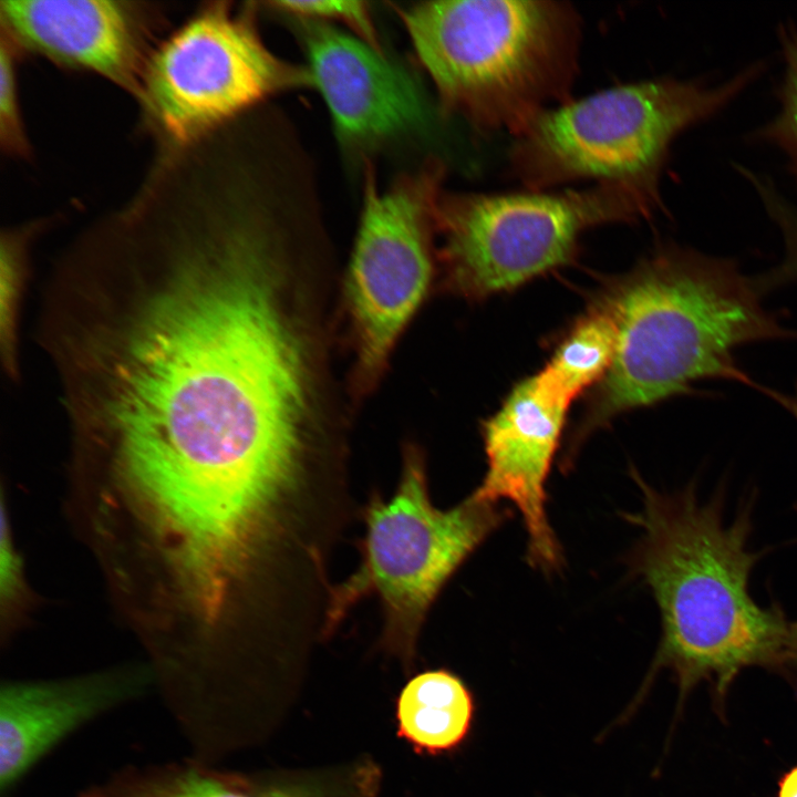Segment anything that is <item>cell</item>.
<instances>
[{"mask_svg": "<svg viewBox=\"0 0 797 797\" xmlns=\"http://www.w3.org/2000/svg\"><path fill=\"white\" fill-rule=\"evenodd\" d=\"M508 514L472 494L453 508H436L424 454L407 445L395 493L389 500L374 493L360 509L365 524L358 542L361 563L345 581L333 586L324 636L334 632L354 604L375 594L383 612L382 648L411 663L442 589Z\"/></svg>", "mask_w": 797, "mask_h": 797, "instance_id": "obj_6", "label": "cell"}, {"mask_svg": "<svg viewBox=\"0 0 797 797\" xmlns=\"http://www.w3.org/2000/svg\"><path fill=\"white\" fill-rule=\"evenodd\" d=\"M474 715L472 692L460 677L443 669L415 675L397 701L400 735L431 754L458 747L469 734Z\"/></svg>", "mask_w": 797, "mask_h": 797, "instance_id": "obj_14", "label": "cell"}, {"mask_svg": "<svg viewBox=\"0 0 797 797\" xmlns=\"http://www.w3.org/2000/svg\"><path fill=\"white\" fill-rule=\"evenodd\" d=\"M633 478L642 508L625 516L642 534L631 563L654 597L662 635L648 679L625 713L661 667L674 672L682 690L701 679L722 690L744 667L790 658L784 611L762 607L748 589L760 557L748 548L752 503L726 522L721 495L702 500L693 484L665 494L635 472Z\"/></svg>", "mask_w": 797, "mask_h": 797, "instance_id": "obj_2", "label": "cell"}, {"mask_svg": "<svg viewBox=\"0 0 797 797\" xmlns=\"http://www.w3.org/2000/svg\"><path fill=\"white\" fill-rule=\"evenodd\" d=\"M734 259L667 245L600 302L617 330L613 362L599 383L570 454L615 415L687 393L703 380L763 391L734 356L744 344L797 339L762 303Z\"/></svg>", "mask_w": 797, "mask_h": 797, "instance_id": "obj_3", "label": "cell"}, {"mask_svg": "<svg viewBox=\"0 0 797 797\" xmlns=\"http://www.w3.org/2000/svg\"><path fill=\"white\" fill-rule=\"evenodd\" d=\"M270 4L303 20L342 22L360 39L381 50L371 14L362 1H276Z\"/></svg>", "mask_w": 797, "mask_h": 797, "instance_id": "obj_20", "label": "cell"}, {"mask_svg": "<svg viewBox=\"0 0 797 797\" xmlns=\"http://www.w3.org/2000/svg\"><path fill=\"white\" fill-rule=\"evenodd\" d=\"M299 250L245 188L165 193L70 257L43 339L79 441L176 532L231 516L330 436Z\"/></svg>", "mask_w": 797, "mask_h": 797, "instance_id": "obj_1", "label": "cell"}, {"mask_svg": "<svg viewBox=\"0 0 797 797\" xmlns=\"http://www.w3.org/2000/svg\"><path fill=\"white\" fill-rule=\"evenodd\" d=\"M617 330L600 303L586 314L558 345L538 373L570 403L593 383H600L613 362Z\"/></svg>", "mask_w": 797, "mask_h": 797, "instance_id": "obj_15", "label": "cell"}, {"mask_svg": "<svg viewBox=\"0 0 797 797\" xmlns=\"http://www.w3.org/2000/svg\"><path fill=\"white\" fill-rule=\"evenodd\" d=\"M14 44L2 33L0 45V142L12 156L25 157L29 143L21 120Z\"/></svg>", "mask_w": 797, "mask_h": 797, "instance_id": "obj_19", "label": "cell"}, {"mask_svg": "<svg viewBox=\"0 0 797 797\" xmlns=\"http://www.w3.org/2000/svg\"><path fill=\"white\" fill-rule=\"evenodd\" d=\"M751 65L731 79L662 77L571 99L539 114L516 136L510 167L528 190L580 179L660 192L673 142L729 105L758 76Z\"/></svg>", "mask_w": 797, "mask_h": 797, "instance_id": "obj_5", "label": "cell"}, {"mask_svg": "<svg viewBox=\"0 0 797 797\" xmlns=\"http://www.w3.org/2000/svg\"><path fill=\"white\" fill-rule=\"evenodd\" d=\"M21 584L20 558L15 552L11 539L10 526L4 508L1 513V545H0V588L1 597L12 600L19 592Z\"/></svg>", "mask_w": 797, "mask_h": 797, "instance_id": "obj_22", "label": "cell"}, {"mask_svg": "<svg viewBox=\"0 0 797 797\" xmlns=\"http://www.w3.org/2000/svg\"><path fill=\"white\" fill-rule=\"evenodd\" d=\"M304 86H313L309 69L266 46L252 8L217 1L156 44L136 100L159 147H182L236 122L269 96Z\"/></svg>", "mask_w": 797, "mask_h": 797, "instance_id": "obj_8", "label": "cell"}, {"mask_svg": "<svg viewBox=\"0 0 797 797\" xmlns=\"http://www.w3.org/2000/svg\"><path fill=\"white\" fill-rule=\"evenodd\" d=\"M768 216L779 230L784 245L782 259L767 272L769 283L777 289L797 281V207L780 198L769 206Z\"/></svg>", "mask_w": 797, "mask_h": 797, "instance_id": "obj_21", "label": "cell"}, {"mask_svg": "<svg viewBox=\"0 0 797 797\" xmlns=\"http://www.w3.org/2000/svg\"><path fill=\"white\" fill-rule=\"evenodd\" d=\"M570 402L535 375L519 382L483 429L486 474L472 495L486 503L511 501L528 535L527 558L551 571L561 550L546 513V480Z\"/></svg>", "mask_w": 797, "mask_h": 797, "instance_id": "obj_11", "label": "cell"}, {"mask_svg": "<svg viewBox=\"0 0 797 797\" xmlns=\"http://www.w3.org/2000/svg\"><path fill=\"white\" fill-rule=\"evenodd\" d=\"M662 207L660 192L620 182L559 193H443L436 231L446 282L473 298L515 288L569 262L586 230Z\"/></svg>", "mask_w": 797, "mask_h": 797, "instance_id": "obj_7", "label": "cell"}, {"mask_svg": "<svg viewBox=\"0 0 797 797\" xmlns=\"http://www.w3.org/2000/svg\"><path fill=\"white\" fill-rule=\"evenodd\" d=\"M764 393L786 410L797 422V383L794 390L788 393L770 389H766Z\"/></svg>", "mask_w": 797, "mask_h": 797, "instance_id": "obj_23", "label": "cell"}, {"mask_svg": "<svg viewBox=\"0 0 797 797\" xmlns=\"http://www.w3.org/2000/svg\"><path fill=\"white\" fill-rule=\"evenodd\" d=\"M152 682L153 673L138 666L60 680L3 683L0 689V790H11L70 734L139 696Z\"/></svg>", "mask_w": 797, "mask_h": 797, "instance_id": "obj_13", "label": "cell"}, {"mask_svg": "<svg viewBox=\"0 0 797 797\" xmlns=\"http://www.w3.org/2000/svg\"><path fill=\"white\" fill-rule=\"evenodd\" d=\"M789 654L797 658V621L790 622L789 627Z\"/></svg>", "mask_w": 797, "mask_h": 797, "instance_id": "obj_25", "label": "cell"}, {"mask_svg": "<svg viewBox=\"0 0 797 797\" xmlns=\"http://www.w3.org/2000/svg\"><path fill=\"white\" fill-rule=\"evenodd\" d=\"M778 797H797V767L780 779Z\"/></svg>", "mask_w": 797, "mask_h": 797, "instance_id": "obj_24", "label": "cell"}, {"mask_svg": "<svg viewBox=\"0 0 797 797\" xmlns=\"http://www.w3.org/2000/svg\"><path fill=\"white\" fill-rule=\"evenodd\" d=\"M397 13L447 113L518 136L570 100L581 19L566 1H425Z\"/></svg>", "mask_w": 797, "mask_h": 797, "instance_id": "obj_4", "label": "cell"}, {"mask_svg": "<svg viewBox=\"0 0 797 797\" xmlns=\"http://www.w3.org/2000/svg\"><path fill=\"white\" fill-rule=\"evenodd\" d=\"M445 168L432 159L380 189L366 175L363 209L345 278L354 339V385L372 389L433 275L436 213Z\"/></svg>", "mask_w": 797, "mask_h": 797, "instance_id": "obj_9", "label": "cell"}, {"mask_svg": "<svg viewBox=\"0 0 797 797\" xmlns=\"http://www.w3.org/2000/svg\"><path fill=\"white\" fill-rule=\"evenodd\" d=\"M780 40L784 70L778 107L756 135L784 155L797 182V20L783 28Z\"/></svg>", "mask_w": 797, "mask_h": 797, "instance_id": "obj_18", "label": "cell"}, {"mask_svg": "<svg viewBox=\"0 0 797 797\" xmlns=\"http://www.w3.org/2000/svg\"><path fill=\"white\" fill-rule=\"evenodd\" d=\"M127 797H260L241 779L188 762L141 769Z\"/></svg>", "mask_w": 797, "mask_h": 797, "instance_id": "obj_16", "label": "cell"}, {"mask_svg": "<svg viewBox=\"0 0 797 797\" xmlns=\"http://www.w3.org/2000/svg\"><path fill=\"white\" fill-rule=\"evenodd\" d=\"M301 27L313 86L345 142L372 145L425 124L420 87L381 50L325 22L303 20Z\"/></svg>", "mask_w": 797, "mask_h": 797, "instance_id": "obj_12", "label": "cell"}, {"mask_svg": "<svg viewBox=\"0 0 797 797\" xmlns=\"http://www.w3.org/2000/svg\"><path fill=\"white\" fill-rule=\"evenodd\" d=\"M2 33L53 63L94 73L137 99L157 14L142 2L7 0Z\"/></svg>", "mask_w": 797, "mask_h": 797, "instance_id": "obj_10", "label": "cell"}, {"mask_svg": "<svg viewBox=\"0 0 797 797\" xmlns=\"http://www.w3.org/2000/svg\"><path fill=\"white\" fill-rule=\"evenodd\" d=\"M37 225L2 231L0 257V337L3 362L13 375L18 356V312L29 241Z\"/></svg>", "mask_w": 797, "mask_h": 797, "instance_id": "obj_17", "label": "cell"}]
</instances>
